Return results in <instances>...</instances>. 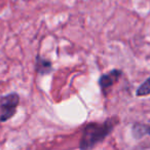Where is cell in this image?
I'll return each instance as SVG.
<instances>
[{"mask_svg":"<svg viewBox=\"0 0 150 150\" xmlns=\"http://www.w3.org/2000/svg\"><path fill=\"white\" fill-rule=\"evenodd\" d=\"M117 122H118L117 117H111L104 122H93L88 125L82 132L79 148L81 150L93 149L95 146L103 142L110 135Z\"/></svg>","mask_w":150,"mask_h":150,"instance_id":"cell-1","label":"cell"},{"mask_svg":"<svg viewBox=\"0 0 150 150\" xmlns=\"http://www.w3.org/2000/svg\"><path fill=\"white\" fill-rule=\"evenodd\" d=\"M19 102L20 97L16 93L5 95L0 98V121L1 122H5L16 114Z\"/></svg>","mask_w":150,"mask_h":150,"instance_id":"cell-2","label":"cell"},{"mask_svg":"<svg viewBox=\"0 0 150 150\" xmlns=\"http://www.w3.org/2000/svg\"><path fill=\"white\" fill-rule=\"evenodd\" d=\"M121 74H122V72L120 70L113 69L110 72L106 73V74H103L101 76L100 80H99V84H100L101 91H102V93L105 96L108 94V92L111 90V88L118 81Z\"/></svg>","mask_w":150,"mask_h":150,"instance_id":"cell-3","label":"cell"},{"mask_svg":"<svg viewBox=\"0 0 150 150\" xmlns=\"http://www.w3.org/2000/svg\"><path fill=\"white\" fill-rule=\"evenodd\" d=\"M132 132H133V136L135 139H141L145 135H150V125L136 123L134 125Z\"/></svg>","mask_w":150,"mask_h":150,"instance_id":"cell-4","label":"cell"},{"mask_svg":"<svg viewBox=\"0 0 150 150\" xmlns=\"http://www.w3.org/2000/svg\"><path fill=\"white\" fill-rule=\"evenodd\" d=\"M36 71L39 74H47L52 71V63L48 60L38 57L36 60Z\"/></svg>","mask_w":150,"mask_h":150,"instance_id":"cell-5","label":"cell"},{"mask_svg":"<svg viewBox=\"0 0 150 150\" xmlns=\"http://www.w3.org/2000/svg\"><path fill=\"white\" fill-rule=\"evenodd\" d=\"M147 95H150V77L147 80H145L137 90L138 97L147 96Z\"/></svg>","mask_w":150,"mask_h":150,"instance_id":"cell-6","label":"cell"}]
</instances>
